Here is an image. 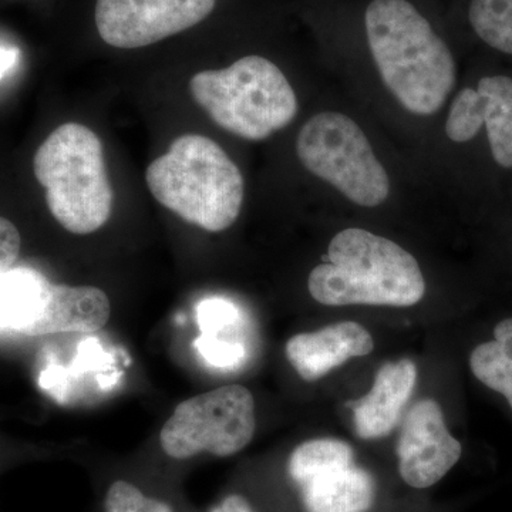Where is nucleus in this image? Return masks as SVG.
Here are the masks:
<instances>
[{"mask_svg":"<svg viewBox=\"0 0 512 512\" xmlns=\"http://www.w3.org/2000/svg\"><path fill=\"white\" fill-rule=\"evenodd\" d=\"M211 512H255L252 510L251 504L248 503L247 498L242 495L232 494L228 495L220 505L214 508Z\"/></svg>","mask_w":512,"mask_h":512,"instance_id":"obj_24","label":"nucleus"},{"mask_svg":"<svg viewBox=\"0 0 512 512\" xmlns=\"http://www.w3.org/2000/svg\"><path fill=\"white\" fill-rule=\"evenodd\" d=\"M477 92L484 101V126L491 153L498 165L512 167V79L507 76L483 77Z\"/></svg>","mask_w":512,"mask_h":512,"instance_id":"obj_15","label":"nucleus"},{"mask_svg":"<svg viewBox=\"0 0 512 512\" xmlns=\"http://www.w3.org/2000/svg\"><path fill=\"white\" fill-rule=\"evenodd\" d=\"M20 252L18 228L6 218L0 217V275L12 269Z\"/></svg>","mask_w":512,"mask_h":512,"instance_id":"obj_23","label":"nucleus"},{"mask_svg":"<svg viewBox=\"0 0 512 512\" xmlns=\"http://www.w3.org/2000/svg\"><path fill=\"white\" fill-rule=\"evenodd\" d=\"M416 365L409 359L380 367L372 390L352 404L360 439L373 440L392 433L416 386Z\"/></svg>","mask_w":512,"mask_h":512,"instance_id":"obj_11","label":"nucleus"},{"mask_svg":"<svg viewBox=\"0 0 512 512\" xmlns=\"http://www.w3.org/2000/svg\"><path fill=\"white\" fill-rule=\"evenodd\" d=\"M353 456L352 447L345 441L309 440L293 451L289 458V474L295 483L302 485L326 471L353 466Z\"/></svg>","mask_w":512,"mask_h":512,"instance_id":"obj_17","label":"nucleus"},{"mask_svg":"<svg viewBox=\"0 0 512 512\" xmlns=\"http://www.w3.org/2000/svg\"><path fill=\"white\" fill-rule=\"evenodd\" d=\"M217 0H97L101 39L117 49L161 42L207 19Z\"/></svg>","mask_w":512,"mask_h":512,"instance_id":"obj_8","label":"nucleus"},{"mask_svg":"<svg viewBox=\"0 0 512 512\" xmlns=\"http://www.w3.org/2000/svg\"><path fill=\"white\" fill-rule=\"evenodd\" d=\"M484 101L477 90L464 89L451 104L446 121V133L456 143H467L484 126Z\"/></svg>","mask_w":512,"mask_h":512,"instance_id":"obj_19","label":"nucleus"},{"mask_svg":"<svg viewBox=\"0 0 512 512\" xmlns=\"http://www.w3.org/2000/svg\"><path fill=\"white\" fill-rule=\"evenodd\" d=\"M366 32L380 76L404 109L436 114L456 83V64L427 19L407 0H373Z\"/></svg>","mask_w":512,"mask_h":512,"instance_id":"obj_1","label":"nucleus"},{"mask_svg":"<svg viewBox=\"0 0 512 512\" xmlns=\"http://www.w3.org/2000/svg\"><path fill=\"white\" fill-rule=\"evenodd\" d=\"M110 313L109 296L99 288L50 285L42 311L23 335L96 332L107 325Z\"/></svg>","mask_w":512,"mask_h":512,"instance_id":"obj_12","label":"nucleus"},{"mask_svg":"<svg viewBox=\"0 0 512 512\" xmlns=\"http://www.w3.org/2000/svg\"><path fill=\"white\" fill-rule=\"evenodd\" d=\"M50 284L30 269H9L0 275V328L23 333L45 305Z\"/></svg>","mask_w":512,"mask_h":512,"instance_id":"obj_14","label":"nucleus"},{"mask_svg":"<svg viewBox=\"0 0 512 512\" xmlns=\"http://www.w3.org/2000/svg\"><path fill=\"white\" fill-rule=\"evenodd\" d=\"M190 90L217 126L244 140H265L298 113L291 83L262 56H245L227 69L197 73Z\"/></svg>","mask_w":512,"mask_h":512,"instance_id":"obj_5","label":"nucleus"},{"mask_svg":"<svg viewBox=\"0 0 512 512\" xmlns=\"http://www.w3.org/2000/svg\"><path fill=\"white\" fill-rule=\"evenodd\" d=\"M375 340L362 325L340 322L312 333H299L286 343V357L306 382H316L343 363L369 355Z\"/></svg>","mask_w":512,"mask_h":512,"instance_id":"obj_10","label":"nucleus"},{"mask_svg":"<svg viewBox=\"0 0 512 512\" xmlns=\"http://www.w3.org/2000/svg\"><path fill=\"white\" fill-rule=\"evenodd\" d=\"M148 190L167 210L208 232L237 221L244 177L220 144L200 134L175 138L164 156L148 165Z\"/></svg>","mask_w":512,"mask_h":512,"instance_id":"obj_3","label":"nucleus"},{"mask_svg":"<svg viewBox=\"0 0 512 512\" xmlns=\"http://www.w3.org/2000/svg\"><path fill=\"white\" fill-rule=\"evenodd\" d=\"M16 60H18V52L16 50L0 47V79L15 66Z\"/></svg>","mask_w":512,"mask_h":512,"instance_id":"obj_25","label":"nucleus"},{"mask_svg":"<svg viewBox=\"0 0 512 512\" xmlns=\"http://www.w3.org/2000/svg\"><path fill=\"white\" fill-rule=\"evenodd\" d=\"M308 288L322 305L407 308L423 299L426 282L419 262L396 242L348 228L330 241L328 264L313 269Z\"/></svg>","mask_w":512,"mask_h":512,"instance_id":"obj_2","label":"nucleus"},{"mask_svg":"<svg viewBox=\"0 0 512 512\" xmlns=\"http://www.w3.org/2000/svg\"><path fill=\"white\" fill-rule=\"evenodd\" d=\"M202 356L218 367L237 366L244 359L245 349L239 342L201 338L197 343Z\"/></svg>","mask_w":512,"mask_h":512,"instance_id":"obj_22","label":"nucleus"},{"mask_svg":"<svg viewBox=\"0 0 512 512\" xmlns=\"http://www.w3.org/2000/svg\"><path fill=\"white\" fill-rule=\"evenodd\" d=\"M33 171L46 190L47 207L67 231L89 235L109 221L114 192L103 144L89 127H57L36 151Z\"/></svg>","mask_w":512,"mask_h":512,"instance_id":"obj_4","label":"nucleus"},{"mask_svg":"<svg viewBox=\"0 0 512 512\" xmlns=\"http://www.w3.org/2000/svg\"><path fill=\"white\" fill-rule=\"evenodd\" d=\"M255 427L254 397L247 387L232 384L178 404L161 430L160 443L174 460L200 453L228 457L251 443Z\"/></svg>","mask_w":512,"mask_h":512,"instance_id":"obj_7","label":"nucleus"},{"mask_svg":"<svg viewBox=\"0 0 512 512\" xmlns=\"http://www.w3.org/2000/svg\"><path fill=\"white\" fill-rule=\"evenodd\" d=\"M309 512H366L375 501V481L356 467L335 468L301 485Z\"/></svg>","mask_w":512,"mask_h":512,"instance_id":"obj_13","label":"nucleus"},{"mask_svg":"<svg viewBox=\"0 0 512 512\" xmlns=\"http://www.w3.org/2000/svg\"><path fill=\"white\" fill-rule=\"evenodd\" d=\"M494 338L473 350L470 367L481 383L503 394L512 409V318L495 326Z\"/></svg>","mask_w":512,"mask_h":512,"instance_id":"obj_16","label":"nucleus"},{"mask_svg":"<svg viewBox=\"0 0 512 512\" xmlns=\"http://www.w3.org/2000/svg\"><path fill=\"white\" fill-rule=\"evenodd\" d=\"M104 512H174L173 507L158 498L148 497L137 485L117 480L104 497Z\"/></svg>","mask_w":512,"mask_h":512,"instance_id":"obj_20","label":"nucleus"},{"mask_svg":"<svg viewBox=\"0 0 512 512\" xmlns=\"http://www.w3.org/2000/svg\"><path fill=\"white\" fill-rule=\"evenodd\" d=\"M468 19L487 45L512 55V0H473Z\"/></svg>","mask_w":512,"mask_h":512,"instance_id":"obj_18","label":"nucleus"},{"mask_svg":"<svg viewBox=\"0 0 512 512\" xmlns=\"http://www.w3.org/2000/svg\"><path fill=\"white\" fill-rule=\"evenodd\" d=\"M296 153L309 173L360 207H377L389 197V175L362 128L345 114L313 116L299 131Z\"/></svg>","mask_w":512,"mask_h":512,"instance_id":"obj_6","label":"nucleus"},{"mask_svg":"<svg viewBox=\"0 0 512 512\" xmlns=\"http://www.w3.org/2000/svg\"><path fill=\"white\" fill-rule=\"evenodd\" d=\"M198 319L202 329V338L227 340L225 333L232 332L239 322V312L232 303L224 299H210L198 308ZM235 342V340H228Z\"/></svg>","mask_w":512,"mask_h":512,"instance_id":"obj_21","label":"nucleus"},{"mask_svg":"<svg viewBox=\"0 0 512 512\" xmlns=\"http://www.w3.org/2000/svg\"><path fill=\"white\" fill-rule=\"evenodd\" d=\"M461 451L460 441L447 429L440 404L430 399L414 404L397 446L404 483L419 490L439 483L456 466Z\"/></svg>","mask_w":512,"mask_h":512,"instance_id":"obj_9","label":"nucleus"}]
</instances>
